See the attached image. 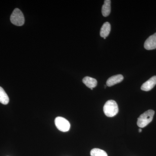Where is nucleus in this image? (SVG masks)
<instances>
[{"label": "nucleus", "mask_w": 156, "mask_h": 156, "mask_svg": "<svg viewBox=\"0 0 156 156\" xmlns=\"http://www.w3.org/2000/svg\"><path fill=\"white\" fill-rule=\"evenodd\" d=\"M155 112L151 109L148 110L140 115L137 119V125L140 128H143L147 126L153 119Z\"/></svg>", "instance_id": "nucleus-1"}, {"label": "nucleus", "mask_w": 156, "mask_h": 156, "mask_svg": "<svg viewBox=\"0 0 156 156\" xmlns=\"http://www.w3.org/2000/svg\"><path fill=\"white\" fill-rule=\"evenodd\" d=\"M103 111L105 115L108 117L115 116L119 112L118 105L114 100L108 101L103 107Z\"/></svg>", "instance_id": "nucleus-2"}, {"label": "nucleus", "mask_w": 156, "mask_h": 156, "mask_svg": "<svg viewBox=\"0 0 156 156\" xmlns=\"http://www.w3.org/2000/svg\"><path fill=\"white\" fill-rule=\"evenodd\" d=\"M11 21L14 25L21 26L24 24L25 20L22 12L18 9H15L11 15Z\"/></svg>", "instance_id": "nucleus-3"}, {"label": "nucleus", "mask_w": 156, "mask_h": 156, "mask_svg": "<svg viewBox=\"0 0 156 156\" xmlns=\"http://www.w3.org/2000/svg\"><path fill=\"white\" fill-rule=\"evenodd\" d=\"M55 125L59 131L67 132L69 131L70 124L68 120L62 117H56L55 120Z\"/></svg>", "instance_id": "nucleus-4"}, {"label": "nucleus", "mask_w": 156, "mask_h": 156, "mask_svg": "<svg viewBox=\"0 0 156 156\" xmlns=\"http://www.w3.org/2000/svg\"><path fill=\"white\" fill-rule=\"evenodd\" d=\"M144 48L147 50L156 49V33L151 36L146 40L144 44Z\"/></svg>", "instance_id": "nucleus-5"}, {"label": "nucleus", "mask_w": 156, "mask_h": 156, "mask_svg": "<svg viewBox=\"0 0 156 156\" xmlns=\"http://www.w3.org/2000/svg\"><path fill=\"white\" fill-rule=\"evenodd\" d=\"M156 85V76H154L143 83L141 89L143 91H149L151 90Z\"/></svg>", "instance_id": "nucleus-6"}, {"label": "nucleus", "mask_w": 156, "mask_h": 156, "mask_svg": "<svg viewBox=\"0 0 156 156\" xmlns=\"http://www.w3.org/2000/svg\"><path fill=\"white\" fill-rule=\"evenodd\" d=\"M123 79H124V77L122 75L119 74L112 76L109 78L107 81V86L109 87H112L114 85L122 82Z\"/></svg>", "instance_id": "nucleus-7"}, {"label": "nucleus", "mask_w": 156, "mask_h": 156, "mask_svg": "<svg viewBox=\"0 0 156 156\" xmlns=\"http://www.w3.org/2000/svg\"><path fill=\"white\" fill-rule=\"evenodd\" d=\"M83 83L90 89H93L97 85V81L94 78L86 76L83 80Z\"/></svg>", "instance_id": "nucleus-8"}, {"label": "nucleus", "mask_w": 156, "mask_h": 156, "mask_svg": "<svg viewBox=\"0 0 156 156\" xmlns=\"http://www.w3.org/2000/svg\"><path fill=\"white\" fill-rule=\"evenodd\" d=\"M111 29V26L109 23L108 22L105 23L101 28L100 33L101 37L103 38H106L109 34Z\"/></svg>", "instance_id": "nucleus-9"}, {"label": "nucleus", "mask_w": 156, "mask_h": 156, "mask_svg": "<svg viewBox=\"0 0 156 156\" xmlns=\"http://www.w3.org/2000/svg\"><path fill=\"white\" fill-rule=\"evenodd\" d=\"M111 1L110 0H105L104 1V4L102 5L101 9V12L104 17H108L110 14L111 10Z\"/></svg>", "instance_id": "nucleus-10"}, {"label": "nucleus", "mask_w": 156, "mask_h": 156, "mask_svg": "<svg viewBox=\"0 0 156 156\" xmlns=\"http://www.w3.org/2000/svg\"><path fill=\"white\" fill-rule=\"evenodd\" d=\"M9 98L7 93L4 89L0 87V102L4 105H7L9 103Z\"/></svg>", "instance_id": "nucleus-11"}, {"label": "nucleus", "mask_w": 156, "mask_h": 156, "mask_svg": "<svg viewBox=\"0 0 156 156\" xmlns=\"http://www.w3.org/2000/svg\"><path fill=\"white\" fill-rule=\"evenodd\" d=\"M91 156H108L105 151L98 148H94L90 152Z\"/></svg>", "instance_id": "nucleus-12"}, {"label": "nucleus", "mask_w": 156, "mask_h": 156, "mask_svg": "<svg viewBox=\"0 0 156 156\" xmlns=\"http://www.w3.org/2000/svg\"><path fill=\"white\" fill-rule=\"evenodd\" d=\"M139 132H142V130H141V128H140V129H139Z\"/></svg>", "instance_id": "nucleus-13"}]
</instances>
